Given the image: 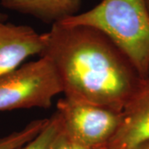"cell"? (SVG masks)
Wrapping results in <instances>:
<instances>
[{
  "instance_id": "6da1fadb",
  "label": "cell",
  "mask_w": 149,
  "mask_h": 149,
  "mask_svg": "<svg viewBox=\"0 0 149 149\" xmlns=\"http://www.w3.org/2000/svg\"><path fill=\"white\" fill-rule=\"evenodd\" d=\"M43 39L65 97L123 111L143 78L104 33L56 22Z\"/></svg>"
},
{
  "instance_id": "7a4b0ae2",
  "label": "cell",
  "mask_w": 149,
  "mask_h": 149,
  "mask_svg": "<svg viewBox=\"0 0 149 149\" xmlns=\"http://www.w3.org/2000/svg\"><path fill=\"white\" fill-rule=\"evenodd\" d=\"M59 23L86 26L104 33L142 78L149 73V11L145 0H102L95 7Z\"/></svg>"
},
{
  "instance_id": "3957f363",
  "label": "cell",
  "mask_w": 149,
  "mask_h": 149,
  "mask_svg": "<svg viewBox=\"0 0 149 149\" xmlns=\"http://www.w3.org/2000/svg\"><path fill=\"white\" fill-rule=\"evenodd\" d=\"M61 93L62 87L53 65L41 56L0 76V111L47 109Z\"/></svg>"
},
{
  "instance_id": "277c9868",
  "label": "cell",
  "mask_w": 149,
  "mask_h": 149,
  "mask_svg": "<svg viewBox=\"0 0 149 149\" xmlns=\"http://www.w3.org/2000/svg\"><path fill=\"white\" fill-rule=\"evenodd\" d=\"M56 109L65 133L92 147L109 145L122 122V111L66 97L57 102Z\"/></svg>"
},
{
  "instance_id": "5b68a950",
  "label": "cell",
  "mask_w": 149,
  "mask_h": 149,
  "mask_svg": "<svg viewBox=\"0 0 149 149\" xmlns=\"http://www.w3.org/2000/svg\"><path fill=\"white\" fill-rule=\"evenodd\" d=\"M149 142V75L143 78L122 111L109 149H135Z\"/></svg>"
},
{
  "instance_id": "8992f818",
  "label": "cell",
  "mask_w": 149,
  "mask_h": 149,
  "mask_svg": "<svg viewBox=\"0 0 149 149\" xmlns=\"http://www.w3.org/2000/svg\"><path fill=\"white\" fill-rule=\"evenodd\" d=\"M43 34L27 25L0 22V76L22 65L34 55H41Z\"/></svg>"
},
{
  "instance_id": "52a82bcc",
  "label": "cell",
  "mask_w": 149,
  "mask_h": 149,
  "mask_svg": "<svg viewBox=\"0 0 149 149\" xmlns=\"http://www.w3.org/2000/svg\"><path fill=\"white\" fill-rule=\"evenodd\" d=\"M81 0H0L4 8L56 23L77 14Z\"/></svg>"
},
{
  "instance_id": "ba28073f",
  "label": "cell",
  "mask_w": 149,
  "mask_h": 149,
  "mask_svg": "<svg viewBox=\"0 0 149 149\" xmlns=\"http://www.w3.org/2000/svg\"><path fill=\"white\" fill-rule=\"evenodd\" d=\"M48 118L37 119L24 128L0 139V149H15L34 139L47 123Z\"/></svg>"
},
{
  "instance_id": "9c48e42d",
  "label": "cell",
  "mask_w": 149,
  "mask_h": 149,
  "mask_svg": "<svg viewBox=\"0 0 149 149\" xmlns=\"http://www.w3.org/2000/svg\"><path fill=\"white\" fill-rule=\"evenodd\" d=\"M61 126V118L58 113L56 112L48 118L46 126L34 139L15 149H48L55 136L59 132Z\"/></svg>"
},
{
  "instance_id": "30bf717a",
  "label": "cell",
  "mask_w": 149,
  "mask_h": 149,
  "mask_svg": "<svg viewBox=\"0 0 149 149\" xmlns=\"http://www.w3.org/2000/svg\"><path fill=\"white\" fill-rule=\"evenodd\" d=\"M48 149H109V146L92 147L85 145L70 138L65 133L61 126L57 134L55 136Z\"/></svg>"
},
{
  "instance_id": "8fae6325",
  "label": "cell",
  "mask_w": 149,
  "mask_h": 149,
  "mask_svg": "<svg viewBox=\"0 0 149 149\" xmlns=\"http://www.w3.org/2000/svg\"><path fill=\"white\" fill-rule=\"evenodd\" d=\"M135 149H149V142H147L145 143L140 145L137 148Z\"/></svg>"
},
{
  "instance_id": "7c38bea8",
  "label": "cell",
  "mask_w": 149,
  "mask_h": 149,
  "mask_svg": "<svg viewBox=\"0 0 149 149\" xmlns=\"http://www.w3.org/2000/svg\"><path fill=\"white\" fill-rule=\"evenodd\" d=\"M7 20V15L0 13V22H6Z\"/></svg>"
},
{
  "instance_id": "4fadbf2b",
  "label": "cell",
  "mask_w": 149,
  "mask_h": 149,
  "mask_svg": "<svg viewBox=\"0 0 149 149\" xmlns=\"http://www.w3.org/2000/svg\"><path fill=\"white\" fill-rule=\"evenodd\" d=\"M145 2H146V4H147V7H148L149 11V0H145Z\"/></svg>"
},
{
  "instance_id": "5bb4252c",
  "label": "cell",
  "mask_w": 149,
  "mask_h": 149,
  "mask_svg": "<svg viewBox=\"0 0 149 149\" xmlns=\"http://www.w3.org/2000/svg\"><path fill=\"white\" fill-rule=\"evenodd\" d=\"M148 75H149V73H148Z\"/></svg>"
}]
</instances>
